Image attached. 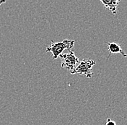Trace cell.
I'll use <instances>...</instances> for the list:
<instances>
[{
	"instance_id": "6",
	"label": "cell",
	"mask_w": 127,
	"mask_h": 125,
	"mask_svg": "<svg viewBox=\"0 0 127 125\" xmlns=\"http://www.w3.org/2000/svg\"><path fill=\"white\" fill-rule=\"evenodd\" d=\"M105 125H116V123L113 120L111 119L110 118H108L107 119V121H106Z\"/></svg>"
},
{
	"instance_id": "4",
	"label": "cell",
	"mask_w": 127,
	"mask_h": 125,
	"mask_svg": "<svg viewBox=\"0 0 127 125\" xmlns=\"http://www.w3.org/2000/svg\"><path fill=\"white\" fill-rule=\"evenodd\" d=\"M105 43L108 45V52H109V55L108 56V58L110 57L112 54H120L122 55V56L124 57H127V54L121 48V46L116 43H108L105 41Z\"/></svg>"
},
{
	"instance_id": "5",
	"label": "cell",
	"mask_w": 127,
	"mask_h": 125,
	"mask_svg": "<svg viewBox=\"0 0 127 125\" xmlns=\"http://www.w3.org/2000/svg\"><path fill=\"white\" fill-rule=\"evenodd\" d=\"M100 2L104 6V7L108 9L113 15L117 13V6L120 3L119 0H101Z\"/></svg>"
},
{
	"instance_id": "3",
	"label": "cell",
	"mask_w": 127,
	"mask_h": 125,
	"mask_svg": "<svg viewBox=\"0 0 127 125\" xmlns=\"http://www.w3.org/2000/svg\"><path fill=\"white\" fill-rule=\"evenodd\" d=\"M62 61V67L66 68L71 72L78 65L79 63V59L75 56L74 51H69L67 54H64L59 56Z\"/></svg>"
},
{
	"instance_id": "7",
	"label": "cell",
	"mask_w": 127,
	"mask_h": 125,
	"mask_svg": "<svg viewBox=\"0 0 127 125\" xmlns=\"http://www.w3.org/2000/svg\"><path fill=\"white\" fill-rule=\"evenodd\" d=\"M5 2H6V1H5V0H1V1H0V6H1L2 4L5 3Z\"/></svg>"
},
{
	"instance_id": "1",
	"label": "cell",
	"mask_w": 127,
	"mask_h": 125,
	"mask_svg": "<svg viewBox=\"0 0 127 125\" xmlns=\"http://www.w3.org/2000/svg\"><path fill=\"white\" fill-rule=\"evenodd\" d=\"M75 43L74 40L64 39L62 42L55 43L53 40L51 41V43L49 46L47 47L46 51V52H51L53 54V60L56 59L59 56L62 54L64 50L71 51V49L74 47Z\"/></svg>"
},
{
	"instance_id": "2",
	"label": "cell",
	"mask_w": 127,
	"mask_h": 125,
	"mask_svg": "<svg viewBox=\"0 0 127 125\" xmlns=\"http://www.w3.org/2000/svg\"><path fill=\"white\" fill-rule=\"evenodd\" d=\"M95 64V62L93 59L82 60L79 62L78 65L74 68L73 71L70 72L72 75H85L87 78H90L93 75V72H92V68Z\"/></svg>"
}]
</instances>
